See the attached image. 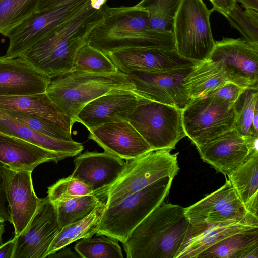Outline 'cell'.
<instances>
[{"label": "cell", "mask_w": 258, "mask_h": 258, "mask_svg": "<svg viewBox=\"0 0 258 258\" xmlns=\"http://www.w3.org/2000/svg\"><path fill=\"white\" fill-rule=\"evenodd\" d=\"M103 199L93 194L76 197L53 203L61 228L88 216Z\"/></svg>", "instance_id": "cell-30"}, {"label": "cell", "mask_w": 258, "mask_h": 258, "mask_svg": "<svg viewBox=\"0 0 258 258\" xmlns=\"http://www.w3.org/2000/svg\"><path fill=\"white\" fill-rule=\"evenodd\" d=\"M89 131V139L122 159H134L154 150L128 121L105 123Z\"/></svg>", "instance_id": "cell-17"}, {"label": "cell", "mask_w": 258, "mask_h": 258, "mask_svg": "<svg viewBox=\"0 0 258 258\" xmlns=\"http://www.w3.org/2000/svg\"><path fill=\"white\" fill-rule=\"evenodd\" d=\"M244 94L241 107L237 109L234 128L244 137L258 136L252 131V120L255 109L258 108L257 90L247 89Z\"/></svg>", "instance_id": "cell-38"}, {"label": "cell", "mask_w": 258, "mask_h": 258, "mask_svg": "<svg viewBox=\"0 0 258 258\" xmlns=\"http://www.w3.org/2000/svg\"><path fill=\"white\" fill-rule=\"evenodd\" d=\"M193 66L168 71H136L126 74L138 95L183 109L191 99L183 86L182 82Z\"/></svg>", "instance_id": "cell-12"}, {"label": "cell", "mask_w": 258, "mask_h": 258, "mask_svg": "<svg viewBox=\"0 0 258 258\" xmlns=\"http://www.w3.org/2000/svg\"><path fill=\"white\" fill-rule=\"evenodd\" d=\"M247 212L257 217L258 194L251 198L246 203L243 204Z\"/></svg>", "instance_id": "cell-45"}, {"label": "cell", "mask_w": 258, "mask_h": 258, "mask_svg": "<svg viewBox=\"0 0 258 258\" xmlns=\"http://www.w3.org/2000/svg\"><path fill=\"white\" fill-rule=\"evenodd\" d=\"M88 1L72 0L50 9L35 11L6 34L9 45L4 56L18 57L74 15Z\"/></svg>", "instance_id": "cell-10"}, {"label": "cell", "mask_w": 258, "mask_h": 258, "mask_svg": "<svg viewBox=\"0 0 258 258\" xmlns=\"http://www.w3.org/2000/svg\"><path fill=\"white\" fill-rule=\"evenodd\" d=\"M173 180L170 177L162 178L117 204L105 207L96 235L124 242L134 229L163 202Z\"/></svg>", "instance_id": "cell-5"}, {"label": "cell", "mask_w": 258, "mask_h": 258, "mask_svg": "<svg viewBox=\"0 0 258 258\" xmlns=\"http://www.w3.org/2000/svg\"><path fill=\"white\" fill-rule=\"evenodd\" d=\"M208 59L222 67L231 83L257 90L258 46L241 38L223 37L215 41Z\"/></svg>", "instance_id": "cell-11"}, {"label": "cell", "mask_w": 258, "mask_h": 258, "mask_svg": "<svg viewBox=\"0 0 258 258\" xmlns=\"http://www.w3.org/2000/svg\"><path fill=\"white\" fill-rule=\"evenodd\" d=\"M103 8L102 19L86 39L87 44L102 53L132 47L175 50L173 32L150 29L149 14L137 4L118 7L106 4Z\"/></svg>", "instance_id": "cell-1"}, {"label": "cell", "mask_w": 258, "mask_h": 258, "mask_svg": "<svg viewBox=\"0 0 258 258\" xmlns=\"http://www.w3.org/2000/svg\"><path fill=\"white\" fill-rule=\"evenodd\" d=\"M170 150H152L137 158L126 160L116 180L100 196L106 199V207L117 204L128 196L166 177L174 179L177 174L178 153Z\"/></svg>", "instance_id": "cell-6"}, {"label": "cell", "mask_w": 258, "mask_h": 258, "mask_svg": "<svg viewBox=\"0 0 258 258\" xmlns=\"http://www.w3.org/2000/svg\"><path fill=\"white\" fill-rule=\"evenodd\" d=\"M225 17L231 26L241 33L243 39L258 46V11L244 10L236 2Z\"/></svg>", "instance_id": "cell-35"}, {"label": "cell", "mask_w": 258, "mask_h": 258, "mask_svg": "<svg viewBox=\"0 0 258 258\" xmlns=\"http://www.w3.org/2000/svg\"><path fill=\"white\" fill-rule=\"evenodd\" d=\"M0 132L27 141L44 149L76 156L83 150L82 143L60 140L35 131L9 117L0 110Z\"/></svg>", "instance_id": "cell-24"}, {"label": "cell", "mask_w": 258, "mask_h": 258, "mask_svg": "<svg viewBox=\"0 0 258 258\" xmlns=\"http://www.w3.org/2000/svg\"><path fill=\"white\" fill-rule=\"evenodd\" d=\"M103 7L95 10L88 0L74 15L18 57L50 78L71 71L76 53L103 17Z\"/></svg>", "instance_id": "cell-2"}, {"label": "cell", "mask_w": 258, "mask_h": 258, "mask_svg": "<svg viewBox=\"0 0 258 258\" xmlns=\"http://www.w3.org/2000/svg\"><path fill=\"white\" fill-rule=\"evenodd\" d=\"M105 55L118 71L125 74L136 71H168L197 63L181 57L176 50L132 47L118 49Z\"/></svg>", "instance_id": "cell-15"}, {"label": "cell", "mask_w": 258, "mask_h": 258, "mask_svg": "<svg viewBox=\"0 0 258 258\" xmlns=\"http://www.w3.org/2000/svg\"><path fill=\"white\" fill-rule=\"evenodd\" d=\"M40 0H0V34L8 32L34 13Z\"/></svg>", "instance_id": "cell-33"}, {"label": "cell", "mask_w": 258, "mask_h": 258, "mask_svg": "<svg viewBox=\"0 0 258 258\" xmlns=\"http://www.w3.org/2000/svg\"><path fill=\"white\" fill-rule=\"evenodd\" d=\"M118 90L135 92L127 74L119 71L103 74L71 70L51 78L46 93L74 123L78 113L87 104Z\"/></svg>", "instance_id": "cell-4"}, {"label": "cell", "mask_w": 258, "mask_h": 258, "mask_svg": "<svg viewBox=\"0 0 258 258\" xmlns=\"http://www.w3.org/2000/svg\"><path fill=\"white\" fill-rule=\"evenodd\" d=\"M182 110L141 97L128 122L153 150L171 151L186 136Z\"/></svg>", "instance_id": "cell-8"}, {"label": "cell", "mask_w": 258, "mask_h": 258, "mask_svg": "<svg viewBox=\"0 0 258 258\" xmlns=\"http://www.w3.org/2000/svg\"><path fill=\"white\" fill-rule=\"evenodd\" d=\"M71 176L87 184L97 196L108 188L122 172L125 162L107 152L87 151L74 159Z\"/></svg>", "instance_id": "cell-18"}, {"label": "cell", "mask_w": 258, "mask_h": 258, "mask_svg": "<svg viewBox=\"0 0 258 258\" xmlns=\"http://www.w3.org/2000/svg\"><path fill=\"white\" fill-rule=\"evenodd\" d=\"M14 170L0 161V213L5 221L11 222L8 207L7 190Z\"/></svg>", "instance_id": "cell-40"}, {"label": "cell", "mask_w": 258, "mask_h": 258, "mask_svg": "<svg viewBox=\"0 0 258 258\" xmlns=\"http://www.w3.org/2000/svg\"><path fill=\"white\" fill-rule=\"evenodd\" d=\"M5 231V224L4 222H0V245L2 244V237Z\"/></svg>", "instance_id": "cell-50"}, {"label": "cell", "mask_w": 258, "mask_h": 258, "mask_svg": "<svg viewBox=\"0 0 258 258\" xmlns=\"http://www.w3.org/2000/svg\"><path fill=\"white\" fill-rule=\"evenodd\" d=\"M257 140L258 136L244 137L234 128L196 147L205 162L228 176L257 150Z\"/></svg>", "instance_id": "cell-14"}, {"label": "cell", "mask_w": 258, "mask_h": 258, "mask_svg": "<svg viewBox=\"0 0 258 258\" xmlns=\"http://www.w3.org/2000/svg\"><path fill=\"white\" fill-rule=\"evenodd\" d=\"M230 82L223 69L209 59L195 63L182 85L191 99L206 96Z\"/></svg>", "instance_id": "cell-25"}, {"label": "cell", "mask_w": 258, "mask_h": 258, "mask_svg": "<svg viewBox=\"0 0 258 258\" xmlns=\"http://www.w3.org/2000/svg\"><path fill=\"white\" fill-rule=\"evenodd\" d=\"M16 244V238L0 245V258H12Z\"/></svg>", "instance_id": "cell-43"}, {"label": "cell", "mask_w": 258, "mask_h": 258, "mask_svg": "<svg viewBox=\"0 0 258 258\" xmlns=\"http://www.w3.org/2000/svg\"><path fill=\"white\" fill-rule=\"evenodd\" d=\"M247 89L234 83H228L212 92L208 95L221 98L229 102L236 103Z\"/></svg>", "instance_id": "cell-41"}, {"label": "cell", "mask_w": 258, "mask_h": 258, "mask_svg": "<svg viewBox=\"0 0 258 258\" xmlns=\"http://www.w3.org/2000/svg\"><path fill=\"white\" fill-rule=\"evenodd\" d=\"M190 226L184 208L163 202L122 243L126 257L176 258Z\"/></svg>", "instance_id": "cell-3"}, {"label": "cell", "mask_w": 258, "mask_h": 258, "mask_svg": "<svg viewBox=\"0 0 258 258\" xmlns=\"http://www.w3.org/2000/svg\"><path fill=\"white\" fill-rule=\"evenodd\" d=\"M76 252L82 258H123L118 241L106 236L82 239L75 246Z\"/></svg>", "instance_id": "cell-32"}, {"label": "cell", "mask_w": 258, "mask_h": 258, "mask_svg": "<svg viewBox=\"0 0 258 258\" xmlns=\"http://www.w3.org/2000/svg\"><path fill=\"white\" fill-rule=\"evenodd\" d=\"M209 1L211 2V3H212L213 1V0H209Z\"/></svg>", "instance_id": "cell-52"}, {"label": "cell", "mask_w": 258, "mask_h": 258, "mask_svg": "<svg viewBox=\"0 0 258 258\" xmlns=\"http://www.w3.org/2000/svg\"><path fill=\"white\" fill-rule=\"evenodd\" d=\"M238 197L230 181L215 191L208 195L194 205L184 208V214L192 225L204 223L211 214L224 208Z\"/></svg>", "instance_id": "cell-27"}, {"label": "cell", "mask_w": 258, "mask_h": 258, "mask_svg": "<svg viewBox=\"0 0 258 258\" xmlns=\"http://www.w3.org/2000/svg\"><path fill=\"white\" fill-rule=\"evenodd\" d=\"M32 172L14 171L9 182L7 198L15 236L26 229L38 208L39 198L34 190Z\"/></svg>", "instance_id": "cell-22"}, {"label": "cell", "mask_w": 258, "mask_h": 258, "mask_svg": "<svg viewBox=\"0 0 258 258\" xmlns=\"http://www.w3.org/2000/svg\"><path fill=\"white\" fill-rule=\"evenodd\" d=\"M236 2V0H213L211 4L214 11H217L226 17Z\"/></svg>", "instance_id": "cell-42"}, {"label": "cell", "mask_w": 258, "mask_h": 258, "mask_svg": "<svg viewBox=\"0 0 258 258\" xmlns=\"http://www.w3.org/2000/svg\"><path fill=\"white\" fill-rule=\"evenodd\" d=\"M247 213L244 205L237 198L222 210L210 215L203 223L216 224L238 221L243 219Z\"/></svg>", "instance_id": "cell-39"}, {"label": "cell", "mask_w": 258, "mask_h": 258, "mask_svg": "<svg viewBox=\"0 0 258 258\" xmlns=\"http://www.w3.org/2000/svg\"><path fill=\"white\" fill-rule=\"evenodd\" d=\"M182 0H141L137 4L149 14V28L172 32L174 18Z\"/></svg>", "instance_id": "cell-31"}, {"label": "cell", "mask_w": 258, "mask_h": 258, "mask_svg": "<svg viewBox=\"0 0 258 258\" xmlns=\"http://www.w3.org/2000/svg\"><path fill=\"white\" fill-rule=\"evenodd\" d=\"M5 222V220H4L3 217L2 216V214L0 213V222Z\"/></svg>", "instance_id": "cell-51"}, {"label": "cell", "mask_w": 258, "mask_h": 258, "mask_svg": "<svg viewBox=\"0 0 258 258\" xmlns=\"http://www.w3.org/2000/svg\"><path fill=\"white\" fill-rule=\"evenodd\" d=\"M0 109L16 110L38 117L72 135V120L46 92L25 96H0Z\"/></svg>", "instance_id": "cell-23"}, {"label": "cell", "mask_w": 258, "mask_h": 258, "mask_svg": "<svg viewBox=\"0 0 258 258\" xmlns=\"http://www.w3.org/2000/svg\"><path fill=\"white\" fill-rule=\"evenodd\" d=\"M105 207V201L102 200L86 217L62 228L50 246L47 257L74 242L92 237L99 229Z\"/></svg>", "instance_id": "cell-26"}, {"label": "cell", "mask_w": 258, "mask_h": 258, "mask_svg": "<svg viewBox=\"0 0 258 258\" xmlns=\"http://www.w3.org/2000/svg\"><path fill=\"white\" fill-rule=\"evenodd\" d=\"M240 3L245 9L258 11V0H236Z\"/></svg>", "instance_id": "cell-46"}, {"label": "cell", "mask_w": 258, "mask_h": 258, "mask_svg": "<svg viewBox=\"0 0 258 258\" xmlns=\"http://www.w3.org/2000/svg\"><path fill=\"white\" fill-rule=\"evenodd\" d=\"M70 157L0 132V161L14 171L32 172L40 164L57 162Z\"/></svg>", "instance_id": "cell-21"}, {"label": "cell", "mask_w": 258, "mask_h": 258, "mask_svg": "<svg viewBox=\"0 0 258 258\" xmlns=\"http://www.w3.org/2000/svg\"><path fill=\"white\" fill-rule=\"evenodd\" d=\"M0 110L9 117L40 134L60 140L74 141L72 135L45 119L18 111Z\"/></svg>", "instance_id": "cell-36"}, {"label": "cell", "mask_w": 258, "mask_h": 258, "mask_svg": "<svg viewBox=\"0 0 258 258\" xmlns=\"http://www.w3.org/2000/svg\"><path fill=\"white\" fill-rule=\"evenodd\" d=\"M107 0H90L91 6L95 10H99L106 4Z\"/></svg>", "instance_id": "cell-47"}, {"label": "cell", "mask_w": 258, "mask_h": 258, "mask_svg": "<svg viewBox=\"0 0 258 258\" xmlns=\"http://www.w3.org/2000/svg\"><path fill=\"white\" fill-rule=\"evenodd\" d=\"M61 227L55 206L47 197L39 199L37 210L26 229L15 236L12 258H45Z\"/></svg>", "instance_id": "cell-13"}, {"label": "cell", "mask_w": 258, "mask_h": 258, "mask_svg": "<svg viewBox=\"0 0 258 258\" xmlns=\"http://www.w3.org/2000/svg\"><path fill=\"white\" fill-rule=\"evenodd\" d=\"M252 131L254 134L258 135V108L255 109L252 120Z\"/></svg>", "instance_id": "cell-48"}, {"label": "cell", "mask_w": 258, "mask_h": 258, "mask_svg": "<svg viewBox=\"0 0 258 258\" xmlns=\"http://www.w3.org/2000/svg\"><path fill=\"white\" fill-rule=\"evenodd\" d=\"M47 194L48 199L54 203L67 199L94 193L87 184L70 175L59 179L48 187Z\"/></svg>", "instance_id": "cell-37"}, {"label": "cell", "mask_w": 258, "mask_h": 258, "mask_svg": "<svg viewBox=\"0 0 258 258\" xmlns=\"http://www.w3.org/2000/svg\"><path fill=\"white\" fill-rule=\"evenodd\" d=\"M50 79L19 57H0V96L45 92Z\"/></svg>", "instance_id": "cell-20"}, {"label": "cell", "mask_w": 258, "mask_h": 258, "mask_svg": "<svg viewBox=\"0 0 258 258\" xmlns=\"http://www.w3.org/2000/svg\"><path fill=\"white\" fill-rule=\"evenodd\" d=\"M258 227V217L247 213L242 219L216 224L191 225L176 258H197L204 250L238 232Z\"/></svg>", "instance_id": "cell-19"}, {"label": "cell", "mask_w": 258, "mask_h": 258, "mask_svg": "<svg viewBox=\"0 0 258 258\" xmlns=\"http://www.w3.org/2000/svg\"><path fill=\"white\" fill-rule=\"evenodd\" d=\"M72 70L103 74L118 71L106 55L87 43L76 53Z\"/></svg>", "instance_id": "cell-34"}, {"label": "cell", "mask_w": 258, "mask_h": 258, "mask_svg": "<svg viewBox=\"0 0 258 258\" xmlns=\"http://www.w3.org/2000/svg\"><path fill=\"white\" fill-rule=\"evenodd\" d=\"M258 244V227L229 236L202 252L197 258H241L247 248Z\"/></svg>", "instance_id": "cell-28"}, {"label": "cell", "mask_w": 258, "mask_h": 258, "mask_svg": "<svg viewBox=\"0 0 258 258\" xmlns=\"http://www.w3.org/2000/svg\"><path fill=\"white\" fill-rule=\"evenodd\" d=\"M227 177L243 204L258 194V150H253L247 160Z\"/></svg>", "instance_id": "cell-29"}, {"label": "cell", "mask_w": 258, "mask_h": 258, "mask_svg": "<svg viewBox=\"0 0 258 258\" xmlns=\"http://www.w3.org/2000/svg\"><path fill=\"white\" fill-rule=\"evenodd\" d=\"M72 0H40L36 11L50 9L67 2Z\"/></svg>", "instance_id": "cell-44"}, {"label": "cell", "mask_w": 258, "mask_h": 258, "mask_svg": "<svg viewBox=\"0 0 258 258\" xmlns=\"http://www.w3.org/2000/svg\"><path fill=\"white\" fill-rule=\"evenodd\" d=\"M141 97L128 90L106 93L87 104L78 113L76 122L89 130L107 123L128 121Z\"/></svg>", "instance_id": "cell-16"}, {"label": "cell", "mask_w": 258, "mask_h": 258, "mask_svg": "<svg viewBox=\"0 0 258 258\" xmlns=\"http://www.w3.org/2000/svg\"><path fill=\"white\" fill-rule=\"evenodd\" d=\"M236 104L212 95L191 99L182 110L186 136L197 146L234 128Z\"/></svg>", "instance_id": "cell-9"}, {"label": "cell", "mask_w": 258, "mask_h": 258, "mask_svg": "<svg viewBox=\"0 0 258 258\" xmlns=\"http://www.w3.org/2000/svg\"><path fill=\"white\" fill-rule=\"evenodd\" d=\"M209 9L202 0H182L175 15L172 32L175 50L195 62L208 59L215 46Z\"/></svg>", "instance_id": "cell-7"}, {"label": "cell", "mask_w": 258, "mask_h": 258, "mask_svg": "<svg viewBox=\"0 0 258 258\" xmlns=\"http://www.w3.org/2000/svg\"><path fill=\"white\" fill-rule=\"evenodd\" d=\"M57 257H76L77 256L70 249L67 248L63 250H61L60 252L57 254Z\"/></svg>", "instance_id": "cell-49"}]
</instances>
